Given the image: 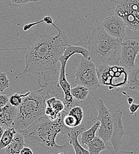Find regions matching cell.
I'll return each mask as SVG.
<instances>
[{
    "label": "cell",
    "instance_id": "obj_1",
    "mask_svg": "<svg viewBox=\"0 0 139 154\" xmlns=\"http://www.w3.org/2000/svg\"><path fill=\"white\" fill-rule=\"evenodd\" d=\"M57 30V35H41L28 48L24 58L25 68L20 74L36 75L41 88L53 83L52 77L57 74L59 59L70 45L65 32L59 28Z\"/></svg>",
    "mask_w": 139,
    "mask_h": 154
},
{
    "label": "cell",
    "instance_id": "obj_2",
    "mask_svg": "<svg viewBox=\"0 0 139 154\" xmlns=\"http://www.w3.org/2000/svg\"><path fill=\"white\" fill-rule=\"evenodd\" d=\"M67 113L68 111L64 110L54 121L44 115L27 129L20 132L24 136L26 146L32 150L33 154L67 152L70 146L68 141L60 145L57 144L56 139L60 134L67 135L71 129L67 128L63 122L64 117Z\"/></svg>",
    "mask_w": 139,
    "mask_h": 154
},
{
    "label": "cell",
    "instance_id": "obj_3",
    "mask_svg": "<svg viewBox=\"0 0 139 154\" xmlns=\"http://www.w3.org/2000/svg\"><path fill=\"white\" fill-rule=\"evenodd\" d=\"M122 40L109 35L101 25L96 27L89 36L87 45L89 60L95 66L118 65Z\"/></svg>",
    "mask_w": 139,
    "mask_h": 154
},
{
    "label": "cell",
    "instance_id": "obj_4",
    "mask_svg": "<svg viewBox=\"0 0 139 154\" xmlns=\"http://www.w3.org/2000/svg\"><path fill=\"white\" fill-rule=\"evenodd\" d=\"M53 95H57L51 85L42 87L36 91L30 93L23 98L17 107L16 117L13 128L20 132L27 129L41 116L45 115L46 100Z\"/></svg>",
    "mask_w": 139,
    "mask_h": 154
},
{
    "label": "cell",
    "instance_id": "obj_5",
    "mask_svg": "<svg viewBox=\"0 0 139 154\" xmlns=\"http://www.w3.org/2000/svg\"><path fill=\"white\" fill-rule=\"evenodd\" d=\"M75 54H80L83 58L89 60V53L87 49L83 47L73 45H69L66 48L63 55L59 59V62L61 63V68L57 86L60 87L63 91L64 100L62 101L65 106L64 110L68 112L71 107L76 105L74 104H76V102L74 101L73 97L70 93L71 88V87L73 84H70L67 79L65 69L68 59Z\"/></svg>",
    "mask_w": 139,
    "mask_h": 154
},
{
    "label": "cell",
    "instance_id": "obj_6",
    "mask_svg": "<svg viewBox=\"0 0 139 154\" xmlns=\"http://www.w3.org/2000/svg\"><path fill=\"white\" fill-rule=\"evenodd\" d=\"M87 88L89 91H95L100 85L93 62L82 57L75 73V82Z\"/></svg>",
    "mask_w": 139,
    "mask_h": 154
},
{
    "label": "cell",
    "instance_id": "obj_7",
    "mask_svg": "<svg viewBox=\"0 0 139 154\" xmlns=\"http://www.w3.org/2000/svg\"><path fill=\"white\" fill-rule=\"evenodd\" d=\"M98 116L94 119L100 121V126L98 135L106 144L109 142L112 131V120L110 110L105 106L104 102L99 100L96 102Z\"/></svg>",
    "mask_w": 139,
    "mask_h": 154
},
{
    "label": "cell",
    "instance_id": "obj_8",
    "mask_svg": "<svg viewBox=\"0 0 139 154\" xmlns=\"http://www.w3.org/2000/svg\"><path fill=\"white\" fill-rule=\"evenodd\" d=\"M139 52V41L132 38L122 41L118 65L127 71L134 68V60Z\"/></svg>",
    "mask_w": 139,
    "mask_h": 154
},
{
    "label": "cell",
    "instance_id": "obj_9",
    "mask_svg": "<svg viewBox=\"0 0 139 154\" xmlns=\"http://www.w3.org/2000/svg\"><path fill=\"white\" fill-rule=\"evenodd\" d=\"M112 120V131L109 142L112 146V154L119 152L122 146V139L125 134L122 122V113L118 109L109 110Z\"/></svg>",
    "mask_w": 139,
    "mask_h": 154
},
{
    "label": "cell",
    "instance_id": "obj_10",
    "mask_svg": "<svg viewBox=\"0 0 139 154\" xmlns=\"http://www.w3.org/2000/svg\"><path fill=\"white\" fill-rule=\"evenodd\" d=\"M101 26L109 35L115 38L123 40L125 36V24L116 14L106 17Z\"/></svg>",
    "mask_w": 139,
    "mask_h": 154
},
{
    "label": "cell",
    "instance_id": "obj_11",
    "mask_svg": "<svg viewBox=\"0 0 139 154\" xmlns=\"http://www.w3.org/2000/svg\"><path fill=\"white\" fill-rule=\"evenodd\" d=\"M115 14L123 20L125 26L130 29L134 31L139 30V12L116 7Z\"/></svg>",
    "mask_w": 139,
    "mask_h": 154
},
{
    "label": "cell",
    "instance_id": "obj_12",
    "mask_svg": "<svg viewBox=\"0 0 139 154\" xmlns=\"http://www.w3.org/2000/svg\"><path fill=\"white\" fill-rule=\"evenodd\" d=\"M83 110L79 106H74L63 119L64 125L68 128H74L81 125L83 119Z\"/></svg>",
    "mask_w": 139,
    "mask_h": 154
},
{
    "label": "cell",
    "instance_id": "obj_13",
    "mask_svg": "<svg viewBox=\"0 0 139 154\" xmlns=\"http://www.w3.org/2000/svg\"><path fill=\"white\" fill-rule=\"evenodd\" d=\"M17 110V107L12 106L9 103L0 109V126L6 128L13 127Z\"/></svg>",
    "mask_w": 139,
    "mask_h": 154
},
{
    "label": "cell",
    "instance_id": "obj_14",
    "mask_svg": "<svg viewBox=\"0 0 139 154\" xmlns=\"http://www.w3.org/2000/svg\"><path fill=\"white\" fill-rule=\"evenodd\" d=\"M84 131V126H79L74 128H71L67 136L70 145H72L76 154H90L88 150L84 149L80 143L79 136Z\"/></svg>",
    "mask_w": 139,
    "mask_h": 154
},
{
    "label": "cell",
    "instance_id": "obj_15",
    "mask_svg": "<svg viewBox=\"0 0 139 154\" xmlns=\"http://www.w3.org/2000/svg\"><path fill=\"white\" fill-rule=\"evenodd\" d=\"M96 71L100 84L107 85L109 87L111 84L112 66L100 65L96 66Z\"/></svg>",
    "mask_w": 139,
    "mask_h": 154
},
{
    "label": "cell",
    "instance_id": "obj_16",
    "mask_svg": "<svg viewBox=\"0 0 139 154\" xmlns=\"http://www.w3.org/2000/svg\"><path fill=\"white\" fill-rule=\"evenodd\" d=\"M25 146L24 136L20 132H17L13 140L5 148V152L7 154H20L21 150Z\"/></svg>",
    "mask_w": 139,
    "mask_h": 154
},
{
    "label": "cell",
    "instance_id": "obj_17",
    "mask_svg": "<svg viewBox=\"0 0 139 154\" xmlns=\"http://www.w3.org/2000/svg\"><path fill=\"white\" fill-rule=\"evenodd\" d=\"M88 151L90 154H100L108 149V146L105 142L99 136H95L94 139L87 144Z\"/></svg>",
    "mask_w": 139,
    "mask_h": 154
},
{
    "label": "cell",
    "instance_id": "obj_18",
    "mask_svg": "<svg viewBox=\"0 0 139 154\" xmlns=\"http://www.w3.org/2000/svg\"><path fill=\"white\" fill-rule=\"evenodd\" d=\"M127 71V85L131 90L139 91V69L133 68Z\"/></svg>",
    "mask_w": 139,
    "mask_h": 154
},
{
    "label": "cell",
    "instance_id": "obj_19",
    "mask_svg": "<svg viewBox=\"0 0 139 154\" xmlns=\"http://www.w3.org/2000/svg\"><path fill=\"white\" fill-rule=\"evenodd\" d=\"M100 122L97 121L95 123L92 127L87 130L83 131L81 134V143L83 145H86L92 140L94 137L96 136V134L100 128Z\"/></svg>",
    "mask_w": 139,
    "mask_h": 154
},
{
    "label": "cell",
    "instance_id": "obj_20",
    "mask_svg": "<svg viewBox=\"0 0 139 154\" xmlns=\"http://www.w3.org/2000/svg\"><path fill=\"white\" fill-rule=\"evenodd\" d=\"M16 132V130L13 127L6 128L4 130V132L0 139L1 149L5 148L11 143Z\"/></svg>",
    "mask_w": 139,
    "mask_h": 154
},
{
    "label": "cell",
    "instance_id": "obj_21",
    "mask_svg": "<svg viewBox=\"0 0 139 154\" xmlns=\"http://www.w3.org/2000/svg\"><path fill=\"white\" fill-rule=\"evenodd\" d=\"M89 91H90L85 87L77 85L76 87L71 88L70 93L73 98L78 101L82 102L87 97Z\"/></svg>",
    "mask_w": 139,
    "mask_h": 154
},
{
    "label": "cell",
    "instance_id": "obj_22",
    "mask_svg": "<svg viewBox=\"0 0 139 154\" xmlns=\"http://www.w3.org/2000/svg\"><path fill=\"white\" fill-rule=\"evenodd\" d=\"M46 106L51 107L54 112L59 115L65 109V106L62 100L58 99L56 97H51L46 100Z\"/></svg>",
    "mask_w": 139,
    "mask_h": 154
},
{
    "label": "cell",
    "instance_id": "obj_23",
    "mask_svg": "<svg viewBox=\"0 0 139 154\" xmlns=\"http://www.w3.org/2000/svg\"><path fill=\"white\" fill-rule=\"evenodd\" d=\"M117 7L135 10L139 13V0H119Z\"/></svg>",
    "mask_w": 139,
    "mask_h": 154
},
{
    "label": "cell",
    "instance_id": "obj_24",
    "mask_svg": "<svg viewBox=\"0 0 139 154\" xmlns=\"http://www.w3.org/2000/svg\"><path fill=\"white\" fill-rule=\"evenodd\" d=\"M45 23L46 24H48V25H51L52 26L54 27H55L56 29H57L58 27L54 23V21H53V20L52 19L49 17V16H45L42 19L38 21H36V22H34V23H28V24H26L25 25L23 26V31H28L29 30H30L32 27L36 26V25H38L40 23Z\"/></svg>",
    "mask_w": 139,
    "mask_h": 154
},
{
    "label": "cell",
    "instance_id": "obj_25",
    "mask_svg": "<svg viewBox=\"0 0 139 154\" xmlns=\"http://www.w3.org/2000/svg\"><path fill=\"white\" fill-rule=\"evenodd\" d=\"M30 93V91H27L24 93L21 94H14L9 97V103L14 107H19L21 104L23 98L25 97L28 96Z\"/></svg>",
    "mask_w": 139,
    "mask_h": 154
},
{
    "label": "cell",
    "instance_id": "obj_26",
    "mask_svg": "<svg viewBox=\"0 0 139 154\" xmlns=\"http://www.w3.org/2000/svg\"><path fill=\"white\" fill-rule=\"evenodd\" d=\"M10 85L9 79L4 72H0V92H3Z\"/></svg>",
    "mask_w": 139,
    "mask_h": 154
},
{
    "label": "cell",
    "instance_id": "obj_27",
    "mask_svg": "<svg viewBox=\"0 0 139 154\" xmlns=\"http://www.w3.org/2000/svg\"><path fill=\"white\" fill-rule=\"evenodd\" d=\"M39 1V0H5V3L8 6H21Z\"/></svg>",
    "mask_w": 139,
    "mask_h": 154
},
{
    "label": "cell",
    "instance_id": "obj_28",
    "mask_svg": "<svg viewBox=\"0 0 139 154\" xmlns=\"http://www.w3.org/2000/svg\"><path fill=\"white\" fill-rule=\"evenodd\" d=\"M9 103V97L5 94H0V109L4 107Z\"/></svg>",
    "mask_w": 139,
    "mask_h": 154
},
{
    "label": "cell",
    "instance_id": "obj_29",
    "mask_svg": "<svg viewBox=\"0 0 139 154\" xmlns=\"http://www.w3.org/2000/svg\"><path fill=\"white\" fill-rule=\"evenodd\" d=\"M139 109V104H136V103H133L132 104L130 105L129 107V111L131 113V115L135 114L137 110Z\"/></svg>",
    "mask_w": 139,
    "mask_h": 154
},
{
    "label": "cell",
    "instance_id": "obj_30",
    "mask_svg": "<svg viewBox=\"0 0 139 154\" xmlns=\"http://www.w3.org/2000/svg\"><path fill=\"white\" fill-rule=\"evenodd\" d=\"M20 154H33V153L32 150L29 147L25 146L21 150Z\"/></svg>",
    "mask_w": 139,
    "mask_h": 154
},
{
    "label": "cell",
    "instance_id": "obj_31",
    "mask_svg": "<svg viewBox=\"0 0 139 154\" xmlns=\"http://www.w3.org/2000/svg\"><path fill=\"white\" fill-rule=\"evenodd\" d=\"M134 68L139 69V52L134 60Z\"/></svg>",
    "mask_w": 139,
    "mask_h": 154
},
{
    "label": "cell",
    "instance_id": "obj_32",
    "mask_svg": "<svg viewBox=\"0 0 139 154\" xmlns=\"http://www.w3.org/2000/svg\"><path fill=\"white\" fill-rule=\"evenodd\" d=\"M127 103H128V104H132L133 103H134V98H133V97H127Z\"/></svg>",
    "mask_w": 139,
    "mask_h": 154
},
{
    "label": "cell",
    "instance_id": "obj_33",
    "mask_svg": "<svg viewBox=\"0 0 139 154\" xmlns=\"http://www.w3.org/2000/svg\"><path fill=\"white\" fill-rule=\"evenodd\" d=\"M4 130H5L4 128L1 126H0V139H1V137H2V135L3 134L4 132Z\"/></svg>",
    "mask_w": 139,
    "mask_h": 154
},
{
    "label": "cell",
    "instance_id": "obj_34",
    "mask_svg": "<svg viewBox=\"0 0 139 154\" xmlns=\"http://www.w3.org/2000/svg\"><path fill=\"white\" fill-rule=\"evenodd\" d=\"M58 154H65V153H64V152H59Z\"/></svg>",
    "mask_w": 139,
    "mask_h": 154
},
{
    "label": "cell",
    "instance_id": "obj_35",
    "mask_svg": "<svg viewBox=\"0 0 139 154\" xmlns=\"http://www.w3.org/2000/svg\"><path fill=\"white\" fill-rule=\"evenodd\" d=\"M0 93H1V92H0Z\"/></svg>",
    "mask_w": 139,
    "mask_h": 154
}]
</instances>
